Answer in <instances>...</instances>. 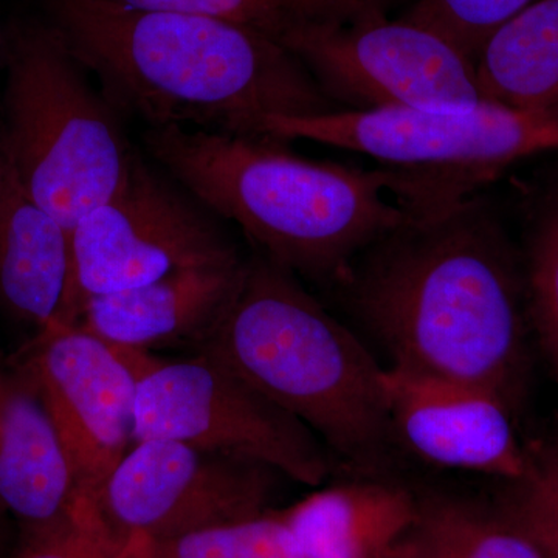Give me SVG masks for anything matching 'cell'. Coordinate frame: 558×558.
Masks as SVG:
<instances>
[{"instance_id":"cell-12","label":"cell","mask_w":558,"mask_h":558,"mask_svg":"<svg viewBox=\"0 0 558 558\" xmlns=\"http://www.w3.org/2000/svg\"><path fill=\"white\" fill-rule=\"evenodd\" d=\"M89 505L38 392L13 355L0 354V510L21 548L64 534Z\"/></svg>"},{"instance_id":"cell-22","label":"cell","mask_w":558,"mask_h":558,"mask_svg":"<svg viewBox=\"0 0 558 558\" xmlns=\"http://www.w3.org/2000/svg\"><path fill=\"white\" fill-rule=\"evenodd\" d=\"M132 9L170 11L242 25L277 39L292 25L314 21L310 0H113Z\"/></svg>"},{"instance_id":"cell-14","label":"cell","mask_w":558,"mask_h":558,"mask_svg":"<svg viewBox=\"0 0 558 558\" xmlns=\"http://www.w3.org/2000/svg\"><path fill=\"white\" fill-rule=\"evenodd\" d=\"M70 233L33 199L0 142V310L36 330L68 323Z\"/></svg>"},{"instance_id":"cell-8","label":"cell","mask_w":558,"mask_h":558,"mask_svg":"<svg viewBox=\"0 0 558 558\" xmlns=\"http://www.w3.org/2000/svg\"><path fill=\"white\" fill-rule=\"evenodd\" d=\"M277 469L168 439L132 444L106 481L95 512L126 558L199 529L269 512Z\"/></svg>"},{"instance_id":"cell-11","label":"cell","mask_w":558,"mask_h":558,"mask_svg":"<svg viewBox=\"0 0 558 558\" xmlns=\"http://www.w3.org/2000/svg\"><path fill=\"white\" fill-rule=\"evenodd\" d=\"M396 444L427 464L515 481L531 453L512 409L487 389L385 368Z\"/></svg>"},{"instance_id":"cell-9","label":"cell","mask_w":558,"mask_h":558,"mask_svg":"<svg viewBox=\"0 0 558 558\" xmlns=\"http://www.w3.org/2000/svg\"><path fill=\"white\" fill-rule=\"evenodd\" d=\"M168 439L264 462L289 481L319 486L330 453L299 418L216 360H163L140 380L134 442Z\"/></svg>"},{"instance_id":"cell-3","label":"cell","mask_w":558,"mask_h":558,"mask_svg":"<svg viewBox=\"0 0 558 558\" xmlns=\"http://www.w3.org/2000/svg\"><path fill=\"white\" fill-rule=\"evenodd\" d=\"M146 150L219 218L236 223L259 253L333 289L371 244L409 219L402 175L295 156L270 137L149 128Z\"/></svg>"},{"instance_id":"cell-15","label":"cell","mask_w":558,"mask_h":558,"mask_svg":"<svg viewBox=\"0 0 558 558\" xmlns=\"http://www.w3.org/2000/svg\"><path fill=\"white\" fill-rule=\"evenodd\" d=\"M418 498L385 476H359L315 492L281 515L303 558H395Z\"/></svg>"},{"instance_id":"cell-4","label":"cell","mask_w":558,"mask_h":558,"mask_svg":"<svg viewBox=\"0 0 558 558\" xmlns=\"http://www.w3.org/2000/svg\"><path fill=\"white\" fill-rule=\"evenodd\" d=\"M194 347L314 433L359 476H385L398 449L385 368L299 277L256 253L227 310Z\"/></svg>"},{"instance_id":"cell-25","label":"cell","mask_w":558,"mask_h":558,"mask_svg":"<svg viewBox=\"0 0 558 558\" xmlns=\"http://www.w3.org/2000/svg\"><path fill=\"white\" fill-rule=\"evenodd\" d=\"M9 517L0 510V558H10L9 556Z\"/></svg>"},{"instance_id":"cell-7","label":"cell","mask_w":558,"mask_h":558,"mask_svg":"<svg viewBox=\"0 0 558 558\" xmlns=\"http://www.w3.org/2000/svg\"><path fill=\"white\" fill-rule=\"evenodd\" d=\"M278 43L341 110L472 108L488 102L475 61L438 33L387 13L304 21Z\"/></svg>"},{"instance_id":"cell-21","label":"cell","mask_w":558,"mask_h":558,"mask_svg":"<svg viewBox=\"0 0 558 558\" xmlns=\"http://www.w3.org/2000/svg\"><path fill=\"white\" fill-rule=\"evenodd\" d=\"M535 0H416L403 20L449 39L476 61L492 33Z\"/></svg>"},{"instance_id":"cell-19","label":"cell","mask_w":558,"mask_h":558,"mask_svg":"<svg viewBox=\"0 0 558 558\" xmlns=\"http://www.w3.org/2000/svg\"><path fill=\"white\" fill-rule=\"evenodd\" d=\"M146 558H303L281 512L204 527L150 546Z\"/></svg>"},{"instance_id":"cell-1","label":"cell","mask_w":558,"mask_h":558,"mask_svg":"<svg viewBox=\"0 0 558 558\" xmlns=\"http://www.w3.org/2000/svg\"><path fill=\"white\" fill-rule=\"evenodd\" d=\"M333 289L389 368L487 389L519 413L532 332L523 260L487 196L410 211Z\"/></svg>"},{"instance_id":"cell-17","label":"cell","mask_w":558,"mask_h":558,"mask_svg":"<svg viewBox=\"0 0 558 558\" xmlns=\"http://www.w3.org/2000/svg\"><path fill=\"white\" fill-rule=\"evenodd\" d=\"M519 197L529 323L558 389V165L523 183Z\"/></svg>"},{"instance_id":"cell-24","label":"cell","mask_w":558,"mask_h":558,"mask_svg":"<svg viewBox=\"0 0 558 558\" xmlns=\"http://www.w3.org/2000/svg\"><path fill=\"white\" fill-rule=\"evenodd\" d=\"M329 21H351L371 13H387L395 0H315Z\"/></svg>"},{"instance_id":"cell-23","label":"cell","mask_w":558,"mask_h":558,"mask_svg":"<svg viewBox=\"0 0 558 558\" xmlns=\"http://www.w3.org/2000/svg\"><path fill=\"white\" fill-rule=\"evenodd\" d=\"M10 558H126L97 513L90 512L58 537L24 546Z\"/></svg>"},{"instance_id":"cell-6","label":"cell","mask_w":558,"mask_h":558,"mask_svg":"<svg viewBox=\"0 0 558 558\" xmlns=\"http://www.w3.org/2000/svg\"><path fill=\"white\" fill-rule=\"evenodd\" d=\"M174 183L137 150L119 190L70 231V325L95 296L245 259L219 216Z\"/></svg>"},{"instance_id":"cell-20","label":"cell","mask_w":558,"mask_h":558,"mask_svg":"<svg viewBox=\"0 0 558 558\" xmlns=\"http://www.w3.org/2000/svg\"><path fill=\"white\" fill-rule=\"evenodd\" d=\"M509 484L499 515L558 558V444L531 454L526 473Z\"/></svg>"},{"instance_id":"cell-2","label":"cell","mask_w":558,"mask_h":558,"mask_svg":"<svg viewBox=\"0 0 558 558\" xmlns=\"http://www.w3.org/2000/svg\"><path fill=\"white\" fill-rule=\"evenodd\" d=\"M106 100L149 128L266 137L270 117L341 110L277 39L230 22L113 0H40Z\"/></svg>"},{"instance_id":"cell-13","label":"cell","mask_w":558,"mask_h":558,"mask_svg":"<svg viewBox=\"0 0 558 558\" xmlns=\"http://www.w3.org/2000/svg\"><path fill=\"white\" fill-rule=\"evenodd\" d=\"M247 260L178 270L148 284L95 296L80 325L110 343L140 351L194 347L229 306Z\"/></svg>"},{"instance_id":"cell-26","label":"cell","mask_w":558,"mask_h":558,"mask_svg":"<svg viewBox=\"0 0 558 558\" xmlns=\"http://www.w3.org/2000/svg\"><path fill=\"white\" fill-rule=\"evenodd\" d=\"M0 46H2V40H0Z\"/></svg>"},{"instance_id":"cell-10","label":"cell","mask_w":558,"mask_h":558,"mask_svg":"<svg viewBox=\"0 0 558 558\" xmlns=\"http://www.w3.org/2000/svg\"><path fill=\"white\" fill-rule=\"evenodd\" d=\"M13 357L49 411L81 494L95 506L134 444L138 384L160 357L110 343L80 323L36 330Z\"/></svg>"},{"instance_id":"cell-5","label":"cell","mask_w":558,"mask_h":558,"mask_svg":"<svg viewBox=\"0 0 558 558\" xmlns=\"http://www.w3.org/2000/svg\"><path fill=\"white\" fill-rule=\"evenodd\" d=\"M2 46L0 142L33 199L70 233L119 190L137 149L49 21L14 25Z\"/></svg>"},{"instance_id":"cell-16","label":"cell","mask_w":558,"mask_h":558,"mask_svg":"<svg viewBox=\"0 0 558 558\" xmlns=\"http://www.w3.org/2000/svg\"><path fill=\"white\" fill-rule=\"evenodd\" d=\"M475 68L488 102L526 109L558 100V0H535L505 22Z\"/></svg>"},{"instance_id":"cell-18","label":"cell","mask_w":558,"mask_h":558,"mask_svg":"<svg viewBox=\"0 0 558 558\" xmlns=\"http://www.w3.org/2000/svg\"><path fill=\"white\" fill-rule=\"evenodd\" d=\"M396 558H550L523 532L464 502L418 498L413 527Z\"/></svg>"}]
</instances>
